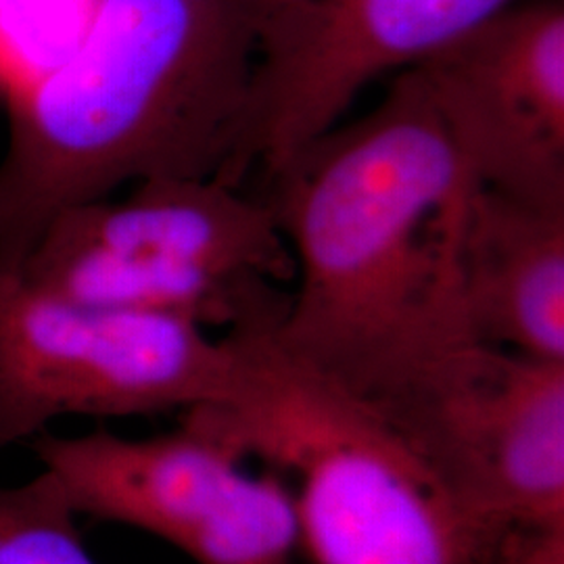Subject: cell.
Wrapping results in <instances>:
<instances>
[{"instance_id": "cell-1", "label": "cell", "mask_w": 564, "mask_h": 564, "mask_svg": "<svg viewBox=\"0 0 564 564\" xmlns=\"http://www.w3.org/2000/svg\"><path fill=\"white\" fill-rule=\"evenodd\" d=\"M293 260L286 351L395 419L484 349L460 270L473 188L414 69L272 174Z\"/></svg>"}, {"instance_id": "cell-2", "label": "cell", "mask_w": 564, "mask_h": 564, "mask_svg": "<svg viewBox=\"0 0 564 564\" xmlns=\"http://www.w3.org/2000/svg\"><path fill=\"white\" fill-rule=\"evenodd\" d=\"M270 0H95L15 95L0 158V270L46 224L158 178L235 182Z\"/></svg>"}, {"instance_id": "cell-3", "label": "cell", "mask_w": 564, "mask_h": 564, "mask_svg": "<svg viewBox=\"0 0 564 564\" xmlns=\"http://www.w3.org/2000/svg\"><path fill=\"white\" fill-rule=\"evenodd\" d=\"M274 324L230 333L235 379L199 405L289 485L312 564H479L494 542L379 408L282 347Z\"/></svg>"}, {"instance_id": "cell-4", "label": "cell", "mask_w": 564, "mask_h": 564, "mask_svg": "<svg viewBox=\"0 0 564 564\" xmlns=\"http://www.w3.org/2000/svg\"><path fill=\"white\" fill-rule=\"evenodd\" d=\"M61 212L21 281L67 302L178 316L235 333L276 324L293 260L270 205L224 176L158 178Z\"/></svg>"}, {"instance_id": "cell-5", "label": "cell", "mask_w": 564, "mask_h": 564, "mask_svg": "<svg viewBox=\"0 0 564 564\" xmlns=\"http://www.w3.org/2000/svg\"><path fill=\"white\" fill-rule=\"evenodd\" d=\"M237 345L202 324L67 302L0 270V454L69 419L220 402Z\"/></svg>"}, {"instance_id": "cell-6", "label": "cell", "mask_w": 564, "mask_h": 564, "mask_svg": "<svg viewBox=\"0 0 564 564\" xmlns=\"http://www.w3.org/2000/svg\"><path fill=\"white\" fill-rule=\"evenodd\" d=\"M32 445L78 517L153 535L193 564H291L302 547L289 485L251 470L199 410L155 437L46 431Z\"/></svg>"}, {"instance_id": "cell-7", "label": "cell", "mask_w": 564, "mask_h": 564, "mask_svg": "<svg viewBox=\"0 0 564 564\" xmlns=\"http://www.w3.org/2000/svg\"><path fill=\"white\" fill-rule=\"evenodd\" d=\"M521 0H270L241 165L270 176L398 76Z\"/></svg>"}, {"instance_id": "cell-8", "label": "cell", "mask_w": 564, "mask_h": 564, "mask_svg": "<svg viewBox=\"0 0 564 564\" xmlns=\"http://www.w3.org/2000/svg\"><path fill=\"white\" fill-rule=\"evenodd\" d=\"M466 176L564 212V0H521L410 67Z\"/></svg>"}, {"instance_id": "cell-9", "label": "cell", "mask_w": 564, "mask_h": 564, "mask_svg": "<svg viewBox=\"0 0 564 564\" xmlns=\"http://www.w3.org/2000/svg\"><path fill=\"white\" fill-rule=\"evenodd\" d=\"M391 421L489 538L564 523V362L487 345L463 377Z\"/></svg>"}, {"instance_id": "cell-10", "label": "cell", "mask_w": 564, "mask_h": 564, "mask_svg": "<svg viewBox=\"0 0 564 564\" xmlns=\"http://www.w3.org/2000/svg\"><path fill=\"white\" fill-rule=\"evenodd\" d=\"M460 270L479 341L564 362V212L473 184L464 205Z\"/></svg>"}, {"instance_id": "cell-11", "label": "cell", "mask_w": 564, "mask_h": 564, "mask_svg": "<svg viewBox=\"0 0 564 564\" xmlns=\"http://www.w3.org/2000/svg\"><path fill=\"white\" fill-rule=\"evenodd\" d=\"M0 564H99L82 540L78 514L44 470L0 487Z\"/></svg>"}, {"instance_id": "cell-12", "label": "cell", "mask_w": 564, "mask_h": 564, "mask_svg": "<svg viewBox=\"0 0 564 564\" xmlns=\"http://www.w3.org/2000/svg\"><path fill=\"white\" fill-rule=\"evenodd\" d=\"M481 563L564 564V523L506 529L487 547Z\"/></svg>"}]
</instances>
